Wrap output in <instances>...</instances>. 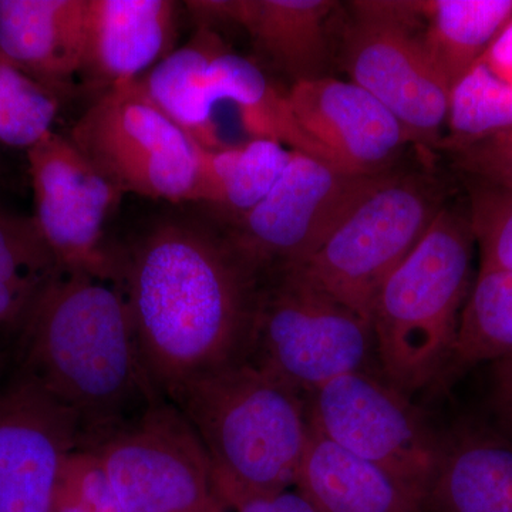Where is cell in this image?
I'll list each match as a JSON object with an SVG mask.
<instances>
[{"label": "cell", "mask_w": 512, "mask_h": 512, "mask_svg": "<svg viewBox=\"0 0 512 512\" xmlns=\"http://www.w3.org/2000/svg\"><path fill=\"white\" fill-rule=\"evenodd\" d=\"M265 274L227 235L190 222L157 225L121 256L119 285L163 399L251 359Z\"/></svg>", "instance_id": "6da1fadb"}, {"label": "cell", "mask_w": 512, "mask_h": 512, "mask_svg": "<svg viewBox=\"0 0 512 512\" xmlns=\"http://www.w3.org/2000/svg\"><path fill=\"white\" fill-rule=\"evenodd\" d=\"M114 282L62 271L20 326L19 369L76 416L96 446L160 399Z\"/></svg>", "instance_id": "7a4b0ae2"}, {"label": "cell", "mask_w": 512, "mask_h": 512, "mask_svg": "<svg viewBox=\"0 0 512 512\" xmlns=\"http://www.w3.org/2000/svg\"><path fill=\"white\" fill-rule=\"evenodd\" d=\"M171 403L207 450L225 511L295 487L309 441L298 390L248 360L195 380Z\"/></svg>", "instance_id": "3957f363"}, {"label": "cell", "mask_w": 512, "mask_h": 512, "mask_svg": "<svg viewBox=\"0 0 512 512\" xmlns=\"http://www.w3.org/2000/svg\"><path fill=\"white\" fill-rule=\"evenodd\" d=\"M474 244L468 211L441 208L377 293V363L384 379L407 396L439 384L446 370L470 288Z\"/></svg>", "instance_id": "277c9868"}, {"label": "cell", "mask_w": 512, "mask_h": 512, "mask_svg": "<svg viewBox=\"0 0 512 512\" xmlns=\"http://www.w3.org/2000/svg\"><path fill=\"white\" fill-rule=\"evenodd\" d=\"M249 362L305 397L336 377L380 373L372 322L295 266L265 274Z\"/></svg>", "instance_id": "5b68a950"}, {"label": "cell", "mask_w": 512, "mask_h": 512, "mask_svg": "<svg viewBox=\"0 0 512 512\" xmlns=\"http://www.w3.org/2000/svg\"><path fill=\"white\" fill-rule=\"evenodd\" d=\"M443 208L429 178L393 173L350 212L312 258L298 268L313 284L372 322L380 288Z\"/></svg>", "instance_id": "8992f818"}, {"label": "cell", "mask_w": 512, "mask_h": 512, "mask_svg": "<svg viewBox=\"0 0 512 512\" xmlns=\"http://www.w3.org/2000/svg\"><path fill=\"white\" fill-rule=\"evenodd\" d=\"M342 63L409 131L413 143L441 147L451 90L423 42L420 2H353Z\"/></svg>", "instance_id": "52a82bcc"}, {"label": "cell", "mask_w": 512, "mask_h": 512, "mask_svg": "<svg viewBox=\"0 0 512 512\" xmlns=\"http://www.w3.org/2000/svg\"><path fill=\"white\" fill-rule=\"evenodd\" d=\"M69 138L123 194L198 200L201 148L148 99L137 80L101 93Z\"/></svg>", "instance_id": "ba28073f"}, {"label": "cell", "mask_w": 512, "mask_h": 512, "mask_svg": "<svg viewBox=\"0 0 512 512\" xmlns=\"http://www.w3.org/2000/svg\"><path fill=\"white\" fill-rule=\"evenodd\" d=\"M309 427L426 500L441 436L379 372L336 377L306 397Z\"/></svg>", "instance_id": "9c48e42d"}, {"label": "cell", "mask_w": 512, "mask_h": 512, "mask_svg": "<svg viewBox=\"0 0 512 512\" xmlns=\"http://www.w3.org/2000/svg\"><path fill=\"white\" fill-rule=\"evenodd\" d=\"M87 450L99 458L124 512H227L200 437L163 397Z\"/></svg>", "instance_id": "30bf717a"}, {"label": "cell", "mask_w": 512, "mask_h": 512, "mask_svg": "<svg viewBox=\"0 0 512 512\" xmlns=\"http://www.w3.org/2000/svg\"><path fill=\"white\" fill-rule=\"evenodd\" d=\"M392 174H350L292 151L275 187L227 237L261 271L301 265Z\"/></svg>", "instance_id": "8fae6325"}, {"label": "cell", "mask_w": 512, "mask_h": 512, "mask_svg": "<svg viewBox=\"0 0 512 512\" xmlns=\"http://www.w3.org/2000/svg\"><path fill=\"white\" fill-rule=\"evenodd\" d=\"M28 158L35 220L60 268L119 285L121 256L104 245V227L123 192L55 131Z\"/></svg>", "instance_id": "7c38bea8"}, {"label": "cell", "mask_w": 512, "mask_h": 512, "mask_svg": "<svg viewBox=\"0 0 512 512\" xmlns=\"http://www.w3.org/2000/svg\"><path fill=\"white\" fill-rule=\"evenodd\" d=\"M76 448V416L16 372L0 389V512H52L60 470Z\"/></svg>", "instance_id": "4fadbf2b"}, {"label": "cell", "mask_w": 512, "mask_h": 512, "mask_svg": "<svg viewBox=\"0 0 512 512\" xmlns=\"http://www.w3.org/2000/svg\"><path fill=\"white\" fill-rule=\"evenodd\" d=\"M288 99L303 131L350 174L392 173L404 146L413 143L403 124L353 82L325 76L293 83Z\"/></svg>", "instance_id": "5bb4252c"}, {"label": "cell", "mask_w": 512, "mask_h": 512, "mask_svg": "<svg viewBox=\"0 0 512 512\" xmlns=\"http://www.w3.org/2000/svg\"><path fill=\"white\" fill-rule=\"evenodd\" d=\"M173 0H86L82 76L100 94L136 82L174 50Z\"/></svg>", "instance_id": "9a60e30c"}, {"label": "cell", "mask_w": 512, "mask_h": 512, "mask_svg": "<svg viewBox=\"0 0 512 512\" xmlns=\"http://www.w3.org/2000/svg\"><path fill=\"white\" fill-rule=\"evenodd\" d=\"M198 28L232 23L247 30L256 49L293 83L325 77L326 25L333 0H194L187 2Z\"/></svg>", "instance_id": "2e32d148"}, {"label": "cell", "mask_w": 512, "mask_h": 512, "mask_svg": "<svg viewBox=\"0 0 512 512\" xmlns=\"http://www.w3.org/2000/svg\"><path fill=\"white\" fill-rule=\"evenodd\" d=\"M86 0H0V60L57 96L82 72Z\"/></svg>", "instance_id": "e0dca14e"}, {"label": "cell", "mask_w": 512, "mask_h": 512, "mask_svg": "<svg viewBox=\"0 0 512 512\" xmlns=\"http://www.w3.org/2000/svg\"><path fill=\"white\" fill-rule=\"evenodd\" d=\"M427 512H512V440L464 427L441 436Z\"/></svg>", "instance_id": "ac0fdd59"}, {"label": "cell", "mask_w": 512, "mask_h": 512, "mask_svg": "<svg viewBox=\"0 0 512 512\" xmlns=\"http://www.w3.org/2000/svg\"><path fill=\"white\" fill-rule=\"evenodd\" d=\"M295 488L319 512H427L423 501L396 478L311 427Z\"/></svg>", "instance_id": "d6986e66"}, {"label": "cell", "mask_w": 512, "mask_h": 512, "mask_svg": "<svg viewBox=\"0 0 512 512\" xmlns=\"http://www.w3.org/2000/svg\"><path fill=\"white\" fill-rule=\"evenodd\" d=\"M224 46L214 29L198 28L187 45L137 80L148 99L202 150L228 146L215 119L218 103L211 82L212 59Z\"/></svg>", "instance_id": "ffe728a7"}, {"label": "cell", "mask_w": 512, "mask_h": 512, "mask_svg": "<svg viewBox=\"0 0 512 512\" xmlns=\"http://www.w3.org/2000/svg\"><path fill=\"white\" fill-rule=\"evenodd\" d=\"M211 82L218 104L229 101L237 107L249 137L274 141L288 150L333 164L328 153L303 131L288 94L279 92L251 60L222 47L211 62Z\"/></svg>", "instance_id": "44dd1931"}, {"label": "cell", "mask_w": 512, "mask_h": 512, "mask_svg": "<svg viewBox=\"0 0 512 512\" xmlns=\"http://www.w3.org/2000/svg\"><path fill=\"white\" fill-rule=\"evenodd\" d=\"M420 13L424 46L453 90L512 22V0H429Z\"/></svg>", "instance_id": "7402d4cb"}, {"label": "cell", "mask_w": 512, "mask_h": 512, "mask_svg": "<svg viewBox=\"0 0 512 512\" xmlns=\"http://www.w3.org/2000/svg\"><path fill=\"white\" fill-rule=\"evenodd\" d=\"M292 151L274 141L202 150L198 200L227 212L235 221L254 210L284 174Z\"/></svg>", "instance_id": "603a6c76"}, {"label": "cell", "mask_w": 512, "mask_h": 512, "mask_svg": "<svg viewBox=\"0 0 512 512\" xmlns=\"http://www.w3.org/2000/svg\"><path fill=\"white\" fill-rule=\"evenodd\" d=\"M508 357H512V271L481 265L439 384L478 363Z\"/></svg>", "instance_id": "cb8c5ba5"}, {"label": "cell", "mask_w": 512, "mask_h": 512, "mask_svg": "<svg viewBox=\"0 0 512 512\" xmlns=\"http://www.w3.org/2000/svg\"><path fill=\"white\" fill-rule=\"evenodd\" d=\"M35 217L0 211V326H22L62 272Z\"/></svg>", "instance_id": "d4e9b609"}, {"label": "cell", "mask_w": 512, "mask_h": 512, "mask_svg": "<svg viewBox=\"0 0 512 512\" xmlns=\"http://www.w3.org/2000/svg\"><path fill=\"white\" fill-rule=\"evenodd\" d=\"M446 150L512 128V82L484 59L451 90Z\"/></svg>", "instance_id": "484cf974"}, {"label": "cell", "mask_w": 512, "mask_h": 512, "mask_svg": "<svg viewBox=\"0 0 512 512\" xmlns=\"http://www.w3.org/2000/svg\"><path fill=\"white\" fill-rule=\"evenodd\" d=\"M57 113L55 93L0 60V143L30 150L53 133Z\"/></svg>", "instance_id": "4316f807"}, {"label": "cell", "mask_w": 512, "mask_h": 512, "mask_svg": "<svg viewBox=\"0 0 512 512\" xmlns=\"http://www.w3.org/2000/svg\"><path fill=\"white\" fill-rule=\"evenodd\" d=\"M468 215L481 265L512 271V191L467 180Z\"/></svg>", "instance_id": "83f0119b"}, {"label": "cell", "mask_w": 512, "mask_h": 512, "mask_svg": "<svg viewBox=\"0 0 512 512\" xmlns=\"http://www.w3.org/2000/svg\"><path fill=\"white\" fill-rule=\"evenodd\" d=\"M52 512H124L93 451L76 448L64 460Z\"/></svg>", "instance_id": "f1b7e54d"}, {"label": "cell", "mask_w": 512, "mask_h": 512, "mask_svg": "<svg viewBox=\"0 0 512 512\" xmlns=\"http://www.w3.org/2000/svg\"><path fill=\"white\" fill-rule=\"evenodd\" d=\"M448 151L468 180L512 191V128Z\"/></svg>", "instance_id": "f546056e"}, {"label": "cell", "mask_w": 512, "mask_h": 512, "mask_svg": "<svg viewBox=\"0 0 512 512\" xmlns=\"http://www.w3.org/2000/svg\"><path fill=\"white\" fill-rule=\"evenodd\" d=\"M491 399L505 436L512 440V357L493 363Z\"/></svg>", "instance_id": "4dcf8cb0"}, {"label": "cell", "mask_w": 512, "mask_h": 512, "mask_svg": "<svg viewBox=\"0 0 512 512\" xmlns=\"http://www.w3.org/2000/svg\"><path fill=\"white\" fill-rule=\"evenodd\" d=\"M234 512H319L311 501L298 490H285L281 493L261 495L251 498L235 508Z\"/></svg>", "instance_id": "1f68e13d"}, {"label": "cell", "mask_w": 512, "mask_h": 512, "mask_svg": "<svg viewBox=\"0 0 512 512\" xmlns=\"http://www.w3.org/2000/svg\"><path fill=\"white\" fill-rule=\"evenodd\" d=\"M483 59L500 76L512 82V22Z\"/></svg>", "instance_id": "d6a6232c"}]
</instances>
